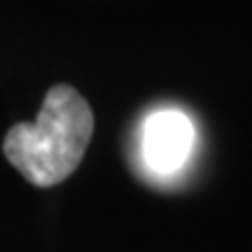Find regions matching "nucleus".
<instances>
[{
	"instance_id": "2",
	"label": "nucleus",
	"mask_w": 252,
	"mask_h": 252,
	"mask_svg": "<svg viewBox=\"0 0 252 252\" xmlns=\"http://www.w3.org/2000/svg\"><path fill=\"white\" fill-rule=\"evenodd\" d=\"M196 131L191 119L180 110H157L143 122L140 152L145 166L152 173L171 175L187 163L194 150Z\"/></svg>"
},
{
	"instance_id": "1",
	"label": "nucleus",
	"mask_w": 252,
	"mask_h": 252,
	"mask_svg": "<svg viewBox=\"0 0 252 252\" xmlns=\"http://www.w3.org/2000/svg\"><path fill=\"white\" fill-rule=\"evenodd\" d=\"M94 135V112L77 89L56 84L47 91L35 122L7 131L2 152L35 187H54L77 171Z\"/></svg>"
}]
</instances>
